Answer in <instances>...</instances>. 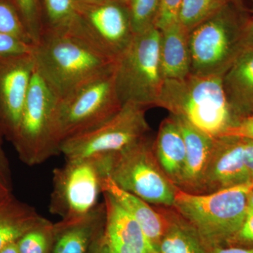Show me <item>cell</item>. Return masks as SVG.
<instances>
[{
    "mask_svg": "<svg viewBox=\"0 0 253 253\" xmlns=\"http://www.w3.org/2000/svg\"><path fill=\"white\" fill-rule=\"evenodd\" d=\"M33 56L37 71L59 99L113 71L117 61L71 31L42 33Z\"/></svg>",
    "mask_w": 253,
    "mask_h": 253,
    "instance_id": "1",
    "label": "cell"
},
{
    "mask_svg": "<svg viewBox=\"0 0 253 253\" xmlns=\"http://www.w3.org/2000/svg\"><path fill=\"white\" fill-rule=\"evenodd\" d=\"M253 190V182L206 194L186 192L176 186L173 206L208 249L226 246L247 217Z\"/></svg>",
    "mask_w": 253,
    "mask_h": 253,
    "instance_id": "2",
    "label": "cell"
},
{
    "mask_svg": "<svg viewBox=\"0 0 253 253\" xmlns=\"http://www.w3.org/2000/svg\"><path fill=\"white\" fill-rule=\"evenodd\" d=\"M156 106L213 138L234 124L222 76L190 74L183 79L165 80Z\"/></svg>",
    "mask_w": 253,
    "mask_h": 253,
    "instance_id": "3",
    "label": "cell"
},
{
    "mask_svg": "<svg viewBox=\"0 0 253 253\" xmlns=\"http://www.w3.org/2000/svg\"><path fill=\"white\" fill-rule=\"evenodd\" d=\"M246 17L230 1L189 32L191 74L222 76L244 51Z\"/></svg>",
    "mask_w": 253,
    "mask_h": 253,
    "instance_id": "4",
    "label": "cell"
},
{
    "mask_svg": "<svg viewBox=\"0 0 253 253\" xmlns=\"http://www.w3.org/2000/svg\"><path fill=\"white\" fill-rule=\"evenodd\" d=\"M161 32L156 27L135 35L116 61L115 84L123 105L156 106L164 78L160 60Z\"/></svg>",
    "mask_w": 253,
    "mask_h": 253,
    "instance_id": "5",
    "label": "cell"
},
{
    "mask_svg": "<svg viewBox=\"0 0 253 253\" xmlns=\"http://www.w3.org/2000/svg\"><path fill=\"white\" fill-rule=\"evenodd\" d=\"M58 101L35 68L19 125L11 141L18 157L27 166H38L60 154L54 134Z\"/></svg>",
    "mask_w": 253,
    "mask_h": 253,
    "instance_id": "6",
    "label": "cell"
},
{
    "mask_svg": "<svg viewBox=\"0 0 253 253\" xmlns=\"http://www.w3.org/2000/svg\"><path fill=\"white\" fill-rule=\"evenodd\" d=\"M109 155L66 160L62 167L55 168L49 212L62 220L91 212L99 204L103 179L108 175Z\"/></svg>",
    "mask_w": 253,
    "mask_h": 253,
    "instance_id": "7",
    "label": "cell"
},
{
    "mask_svg": "<svg viewBox=\"0 0 253 253\" xmlns=\"http://www.w3.org/2000/svg\"><path fill=\"white\" fill-rule=\"evenodd\" d=\"M108 175L120 188L148 204L173 206L176 186L160 166L154 143L144 136L109 155Z\"/></svg>",
    "mask_w": 253,
    "mask_h": 253,
    "instance_id": "8",
    "label": "cell"
},
{
    "mask_svg": "<svg viewBox=\"0 0 253 253\" xmlns=\"http://www.w3.org/2000/svg\"><path fill=\"white\" fill-rule=\"evenodd\" d=\"M122 106L116 91L114 70L59 99L54 118L59 147L65 139L112 117Z\"/></svg>",
    "mask_w": 253,
    "mask_h": 253,
    "instance_id": "9",
    "label": "cell"
},
{
    "mask_svg": "<svg viewBox=\"0 0 253 253\" xmlns=\"http://www.w3.org/2000/svg\"><path fill=\"white\" fill-rule=\"evenodd\" d=\"M145 111L146 108L138 105H123L104 122L65 139L59 152L66 160L120 152L146 136L150 129Z\"/></svg>",
    "mask_w": 253,
    "mask_h": 253,
    "instance_id": "10",
    "label": "cell"
},
{
    "mask_svg": "<svg viewBox=\"0 0 253 253\" xmlns=\"http://www.w3.org/2000/svg\"><path fill=\"white\" fill-rule=\"evenodd\" d=\"M73 32L85 38L105 54L117 59L134 39L129 6L118 0L76 3Z\"/></svg>",
    "mask_w": 253,
    "mask_h": 253,
    "instance_id": "11",
    "label": "cell"
},
{
    "mask_svg": "<svg viewBox=\"0 0 253 253\" xmlns=\"http://www.w3.org/2000/svg\"><path fill=\"white\" fill-rule=\"evenodd\" d=\"M35 68L33 54L0 55V126L10 141L17 130Z\"/></svg>",
    "mask_w": 253,
    "mask_h": 253,
    "instance_id": "12",
    "label": "cell"
},
{
    "mask_svg": "<svg viewBox=\"0 0 253 253\" xmlns=\"http://www.w3.org/2000/svg\"><path fill=\"white\" fill-rule=\"evenodd\" d=\"M249 182L253 181L245 164L244 139L232 136L214 138L204 191L211 193Z\"/></svg>",
    "mask_w": 253,
    "mask_h": 253,
    "instance_id": "13",
    "label": "cell"
},
{
    "mask_svg": "<svg viewBox=\"0 0 253 253\" xmlns=\"http://www.w3.org/2000/svg\"><path fill=\"white\" fill-rule=\"evenodd\" d=\"M106 209L104 236L111 253H158L139 223L111 195L103 192Z\"/></svg>",
    "mask_w": 253,
    "mask_h": 253,
    "instance_id": "14",
    "label": "cell"
},
{
    "mask_svg": "<svg viewBox=\"0 0 253 253\" xmlns=\"http://www.w3.org/2000/svg\"><path fill=\"white\" fill-rule=\"evenodd\" d=\"M174 117L180 128L186 146L185 164L177 187L186 192L201 194V191L205 190L214 138L196 129L185 120Z\"/></svg>",
    "mask_w": 253,
    "mask_h": 253,
    "instance_id": "15",
    "label": "cell"
},
{
    "mask_svg": "<svg viewBox=\"0 0 253 253\" xmlns=\"http://www.w3.org/2000/svg\"><path fill=\"white\" fill-rule=\"evenodd\" d=\"M106 209L99 204L83 217L54 224L51 253H89L92 244L104 231Z\"/></svg>",
    "mask_w": 253,
    "mask_h": 253,
    "instance_id": "16",
    "label": "cell"
},
{
    "mask_svg": "<svg viewBox=\"0 0 253 253\" xmlns=\"http://www.w3.org/2000/svg\"><path fill=\"white\" fill-rule=\"evenodd\" d=\"M223 85L234 124L253 116V50L239 55L223 76Z\"/></svg>",
    "mask_w": 253,
    "mask_h": 253,
    "instance_id": "17",
    "label": "cell"
},
{
    "mask_svg": "<svg viewBox=\"0 0 253 253\" xmlns=\"http://www.w3.org/2000/svg\"><path fill=\"white\" fill-rule=\"evenodd\" d=\"M114 198L140 225L151 244L158 252L163 236L169 227V215L158 212L148 203L120 188L109 175L102 181V193Z\"/></svg>",
    "mask_w": 253,
    "mask_h": 253,
    "instance_id": "18",
    "label": "cell"
},
{
    "mask_svg": "<svg viewBox=\"0 0 253 253\" xmlns=\"http://www.w3.org/2000/svg\"><path fill=\"white\" fill-rule=\"evenodd\" d=\"M154 150L163 172L177 186L185 164L186 146L177 121L172 115L161 123Z\"/></svg>",
    "mask_w": 253,
    "mask_h": 253,
    "instance_id": "19",
    "label": "cell"
},
{
    "mask_svg": "<svg viewBox=\"0 0 253 253\" xmlns=\"http://www.w3.org/2000/svg\"><path fill=\"white\" fill-rule=\"evenodd\" d=\"M161 32L160 60L163 78L187 77L191 74L189 33L178 21Z\"/></svg>",
    "mask_w": 253,
    "mask_h": 253,
    "instance_id": "20",
    "label": "cell"
},
{
    "mask_svg": "<svg viewBox=\"0 0 253 253\" xmlns=\"http://www.w3.org/2000/svg\"><path fill=\"white\" fill-rule=\"evenodd\" d=\"M44 219L34 208L18 201L13 195L0 201V251L16 242Z\"/></svg>",
    "mask_w": 253,
    "mask_h": 253,
    "instance_id": "21",
    "label": "cell"
},
{
    "mask_svg": "<svg viewBox=\"0 0 253 253\" xmlns=\"http://www.w3.org/2000/svg\"><path fill=\"white\" fill-rule=\"evenodd\" d=\"M169 227L163 236L158 253H210L196 231L184 220L169 216Z\"/></svg>",
    "mask_w": 253,
    "mask_h": 253,
    "instance_id": "22",
    "label": "cell"
},
{
    "mask_svg": "<svg viewBox=\"0 0 253 253\" xmlns=\"http://www.w3.org/2000/svg\"><path fill=\"white\" fill-rule=\"evenodd\" d=\"M230 0H181L178 22L189 33Z\"/></svg>",
    "mask_w": 253,
    "mask_h": 253,
    "instance_id": "23",
    "label": "cell"
},
{
    "mask_svg": "<svg viewBox=\"0 0 253 253\" xmlns=\"http://www.w3.org/2000/svg\"><path fill=\"white\" fill-rule=\"evenodd\" d=\"M43 1L47 22L43 28L42 33L71 31L77 16L75 0Z\"/></svg>",
    "mask_w": 253,
    "mask_h": 253,
    "instance_id": "24",
    "label": "cell"
},
{
    "mask_svg": "<svg viewBox=\"0 0 253 253\" xmlns=\"http://www.w3.org/2000/svg\"><path fill=\"white\" fill-rule=\"evenodd\" d=\"M54 224L44 219L16 241L19 253H51Z\"/></svg>",
    "mask_w": 253,
    "mask_h": 253,
    "instance_id": "25",
    "label": "cell"
},
{
    "mask_svg": "<svg viewBox=\"0 0 253 253\" xmlns=\"http://www.w3.org/2000/svg\"><path fill=\"white\" fill-rule=\"evenodd\" d=\"M160 6L161 0H129L128 6L134 35L155 27Z\"/></svg>",
    "mask_w": 253,
    "mask_h": 253,
    "instance_id": "26",
    "label": "cell"
},
{
    "mask_svg": "<svg viewBox=\"0 0 253 253\" xmlns=\"http://www.w3.org/2000/svg\"><path fill=\"white\" fill-rule=\"evenodd\" d=\"M0 33L34 44L12 0H0Z\"/></svg>",
    "mask_w": 253,
    "mask_h": 253,
    "instance_id": "27",
    "label": "cell"
},
{
    "mask_svg": "<svg viewBox=\"0 0 253 253\" xmlns=\"http://www.w3.org/2000/svg\"><path fill=\"white\" fill-rule=\"evenodd\" d=\"M12 1L32 41L36 44L42 32L39 0H12Z\"/></svg>",
    "mask_w": 253,
    "mask_h": 253,
    "instance_id": "28",
    "label": "cell"
},
{
    "mask_svg": "<svg viewBox=\"0 0 253 253\" xmlns=\"http://www.w3.org/2000/svg\"><path fill=\"white\" fill-rule=\"evenodd\" d=\"M2 129L0 126V201L12 196V179L9 163L3 149Z\"/></svg>",
    "mask_w": 253,
    "mask_h": 253,
    "instance_id": "29",
    "label": "cell"
},
{
    "mask_svg": "<svg viewBox=\"0 0 253 253\" xmlns=\"http://www.w3.org/2000/svg\"><path fill=\"white\" fill-rule=\"evenodd\" d=\"M181 0H161L159 14L155 27L160 31L177 22Z\"/></svg>",
    "mask_w": 253,
    "mask_h": 253,
    "instance_id": "30",
    "label": "cell"
},
{
    "mask_svg": "<svg viewBox=\"0 0 253 253\" xmlns=\"http://www.w3.org/2000/svg\"><path fill=\"white\" fill-rule=\"evenodd\" d=\"M34 44L0 33V55L33 54Z\"/></svg>",
    "mask_w": 253,
    "mask_h": 253,
    "instance_id": "31",
    "label": "cell"
},
{
    "mask_svg": "<svg viewBox=\"0 0 253 253\" xmlns=\"http://www.w3.org/2000/svg\"><path fill=\"white\" fill-rule=\"evenodd\" d=\"M228 246L253 247V213L248 214L241 229Z\"/></svg>",
    "mask_w": 253,
    "mask_h": 253,
    "instance_id": "32",
    "label": "cell"
},
{
    "mask_svg": "<svg viewBox=\"0 0 253 253\" xmlns=\"http://www.w3.org/2000/svg\"><path fill=\"white\" fill-rule=\"evenodd\" d=\"M232 136L253 140V116L240 120L231 126L220 136Z\"/></svg>",
    "mask_w": 253,
    "mask_h": 253,
    "instance_id": "33",
    "label": "cell"
},
{
    "mask_svg": "<svg viewBox=\"0 0 253 253\" xmlns=\"http://www.w3.org/2000/svg\"><path fill=\"white\" fill-rule=\"evenodd\" d=\"M244 139V157L245 164L247 168L248 172L253 182V140L252 139Z\"/></svg>",
    "mask_w": 253,
    "mask_h": 253,
    "instance_id": "34",
    "label": "cell"
},
{
    "mask_svg": "<svg viewBox=\"0 0 253 253\" xmlns=\"http://www.w3.org/2000/svg\"><path fill=\"white\" fill-rule=\"evenodd\" d=\"M210 253H253V247L226 246L210 249Z\"/></svg>",
    "mask_w": 253,
    "mask_h": 253,
    "instance_id": "35",
    "label": "cell"
},
{
    "mask_svg": "<svg viewBox=\"0 0 253 253\" xmlns=\"http://www.w3.org/2000/svg\"><path fill=\"white\" fill-rule=\"evenodd\" d=\"M244 50H253V18L248 20L244 28L243 33Z\"/></svg>",
    "mask_w": 253,
    "mask_h": 253,
    "instance_id": "36",
    "label": "cell"
},
{
    "mask_svg": "<svg viewBox=\"0 0 253 253\" xmlns=\"http://www.w3.org/2000/svg\"><path fill=\"white\" fill-rule=\"evenodd\" d=\"M89 253H111L105 241L104 232L94 241Z\"/></svg>",
    "mask_w": 253,
    "mask_h": 253,
    "instance_id": "37",
    "label": "cell"
},
{
    "mask_svg": "<svg viewBox=\"0 0 253 253\" xmlns=\"http://www.w3.org/2000/svg\"><path fill=\"white\" fill-rule=\"evenodd\" d=\"M0 253H19L16 242L11 243L0 251Z\"/></svg>",
    "mask_w": 253,
    "mask_h": 253,
    "instance_id": "38",
    "label": "cell"
},
{
    "mask_svg": "<svg viewBox=\"0 0 253 253\" xmlns=\"http://www.w3.org/2000/svg\"><path fill=\"white\" fill-rule=\"evenodd\" d=\"M109 0H75L76 3H85V4H94V3H101Z\"/></svg>",
    "mask_w": 253,
    "mask_h": 253,
    "instance_id": "39",
    "label": "cell"
},
{
    "mask_svg": "<svg viewBox=\"0 0 253 253\" xmlns=\"http://www.w3.org/2000/svg\"><path fill=\"white\" fill-rule=\"evenodd\" d=\"M252 213H253V190L250 195L248 214H252Z\"/></svg>",
    "mask_w": 253,
    "mask_h": 253,
    "instance_id": "40",
    "label": "cell"
},
{
    "mask_svg": "<svg viewBox=\"0 0 253 253\" xmlns=\"http://www.w3.org/2000/svg\"><path fill=\"white\" fill-rule=\"evenodd\" d=\"M118 1H123V2L126 3V4H128V3H129V0H118Z\"/></svg>",
    "mask_w": 253,
    "mask_h": 253,
    "instance_id": "41",
    "label": "cell"
},
{
    "mask_svg": "<svg viewBox=\"0 0 253 253\" xmlns=\"http://www.w3.org/2000/svg\"><path fill=\"white\" fill-rule=\"evenodd\" d=\"M230 1H236V2H238V1H239V0H230Z\"/></svg>",
    "mask_w": 253,
    "mask_h": 253,
    "instance_id": "42",
    "label": "cell"
},
{
    "mask_svg": "<svg viewBox=\"0 0 253 253\" xmlns=\"http://www.w3.org/2000/svg\"><path fill=\"white\" fill-rule=\"evenodd\" d=\"M252 11L253 12V0H252Z\"/></svg>",
    "mask_w": 253,
    "mask_h": 253,
    "instance_id": "43",
    "label": "cell"
}]
</instances>
